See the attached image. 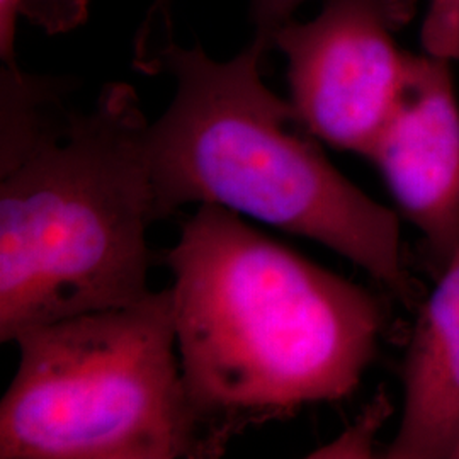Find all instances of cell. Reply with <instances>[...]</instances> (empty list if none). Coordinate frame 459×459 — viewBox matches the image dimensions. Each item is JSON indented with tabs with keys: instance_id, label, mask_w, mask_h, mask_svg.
I'll return each mask as SVG.
<instances>
[{
	"instance_id": "1",
	"label": "cell",
	"mask_w": 459,
	"mask_h": 459,
	"mask_svg": "<svg viewBox=\"0 0 459 459\" xmlns=\"http://www.w3.org/2000/svg\"><path fill=\"white\" fill-rule=\"evenodd\" d=\"M189 400L220 455L247 427L354 394L385 312L359 284L199 204L167 252Z\"/></svg>"
},
{
	"instance_id": "2",
	"label": "cell",
	"mask_w": 459,
	"mask_h": 459,
	"mask_svg": "<svg viewBox=\"0 0 459 459\" xmlns=\"http://www.w3.org/2000/svg\"><path fill=\"white\" fill-rule=\"evenodd\" d=\"M150 123L128 83L87 113L51 85L2 70L0 341L150 293L147 231L159 221Z\"/></svg>"
},
{
	"instance_id": "3",
	"label": "cell",
	"mask_w": 459,
	"mask_h": 459,
	"mask_svg": "<svg viewBox=\"0 0 459 459\" xmlns=\"http://www.w3.org/2000/svg\"><path fill=\"white\" fill-rule=\"evenodd\" d=\"M264 55L255 43L229 62L199 45L159 53L178 83L148 130L159 221L186 204H218L327 247L411 299L398 214L339 172L293 104L267 89Z\"/></svg>"
},
{
	"instance_id": "4",
	"label": "cell",
	"mask_w": 459,
	"mask_h": 459,
	"mask_svg": "<svg viewBox=\"0 0 459 459\" xmlns=\"http://www.w3.org/2000/svg\"><path fill=\"white\" fill-rule=\"evenodd\" d=\"M0 459L216 458L189 400L170 288L19 333Z\"/></svg>"
},
{
	"instance_id": "5",
	"label": "cell",
	"mask_w": 459,
	"mask_h": 459,
	"mask_svg": "<svg viewBox=\"0 0 459 459\" xmlns=\"http://www.w3.org/2000/svg\"><path fill=\"white\" fill-rule=\"evenodd\" d=\"M415 11V0H327L310 21L290 19L274 33L290 102L316 140L368 155L409 77L411 53L396 33Z\"/></svg>"
},
{
	"instance_id": "6",
	"label": "cell",
	"mask_w": 459,
	"mask_h": 459,
	"mask_svg": "<svg viewBox=\"0 0 459 459\" xmlns=\"http://www.w3.org/2000/svg\"><path fill=\"white\" fill-rule=\"evenodd\" d=\"M451 66L411 55L403 92L366 155L441 269L459 246V98Z\"/></svg>"
},
{
	"instance_id": "7",
	"label": "cell",
	"mask_w": 459,
	"mask_h": 459,
	"mask_svg": "<svg viewBox=\"0 0 459 459\" xmlns=\"http://www.w3.org/2000/svg\"><path fill=\"white\" fill-rule=\"evenodd\" d=\"M459 453V246L441 269L403 364V411L385 458L449 459Z\"/></svg>"
},
{
	"instance_id": "8",
	"label": "cell",
	"mask_w": 459,
	"mask_h": 459,
	"mask_svg": "<svg viewBox=\"0 0 459 459\" xmlns=\"http://www.w3.org/2000/svg\"><path fill=\"white\" fill-rule=\"evenodd\" d=\"M422 51L449 64L459 62V0H426L420 22Z\"/></svg>"
},
{
	"instance_id": "9",
	"label": "cell",
	"mask_w": 459,
	"mask_h": 459,
	"mask_svg": "<svg viewBox=\"0 0 459 459\" xmlns=\"http://www.w3.org/2000/svg\"><path fill=\"white\" fill-rule=\"evenodd\" d=\"M89 0H22V16L48 33L74 30L87 17Z\"/></svg>"
},
{
	"instance_id": "10",
	"label": "cell",
	"mask_w": 459,
	"mask_h": 459,
	"mask_svg": "<svg viewBox=\"0 0 459 459\" xmlns=\"http://www.w3.org/2000/svg\"><path fill=\"white\" fill-rule=\"evenodd\" d=\"M308 0H250V14L255 26L254 43L269 53L279 28L293 19L299 5Z\"/></svg>"
},
{
	"instance_id": "11",
	"label": "cell",
	"mask_w": 459,
	"mask_h": 459,
	"mask_svg": "<svg viewBox=\"0 0 459 459\" xmlns=\"http://www.w3.org/2000/svg\"><path fill=\"white\" fill-rule=\"evenodd\" d=\"M22 16V0H0V55L5 65H16L17 19Z\"/></svg>"
},
{
	"instance_id": "12",
	"label": "cell",
	"mask_w": 459,
	"mask_h": 459,
	"mask_svg": "<svg viewBox=\"0 0 459 459\" xmlns=\"http://www.w3.org/2000/svg\"><path fill=\"white\" fill-rule=\"evenodd\" d=\"M456 458H459V453H458V456H456Z\"/></svg>"
}]
</instances>
